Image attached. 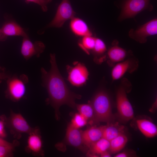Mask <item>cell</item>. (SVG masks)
<instances>
[{
	"label": "cell",
	"mask_w": 157,
	"mask_h": 157,
	"mask_svg": "<svg viewBox=\"0 0 157 157\" xmlns=\"http://www.w3.org/2000/svg\"><path fill=\"white\" fill-rule=\"evenodd\" d=\"M50 61L51 67L49 71L43 67L41 69L42 78L48 93L49 101L55 109L56 117L58 119L60 107L66 104L75 108V99H80L81 96L69 90L59 71L54 54H50Z\"/></svg>",
	"instance_id": "obj_1"
},
{
	"label": "cell",
	"mask_w": 157,
	"mask_h": 157,
	"mask_svg": "<svg viewBox=\"0 0 157 157\" xmlns=\"http://www.w3.org/2000/svg\"><path fill=\"white\" fill-rule=\"evenodd\" d=\"M94 110V121L107 123L114 122L110 97L105 90L98 91L90 103Z\"/></svg>",
	"instance_id": "obj_2"
},
{
	"label": "cell",
	"mask_w": 157,
	"mask_h": 157,
	"mask_svg": "<svg viewBox=\"0 0 157 157\" xmlns=\"http://www.w3.org/2000/svg\"><path fill=\"white\" fill-rule=\"evenodd\" d=\"M130 84L126 79H123L116 93V104L118 117L122 122L126 123L134 118L133 107L126 94L130 90Z\"/></svg>",
	"instance_id": "obj_3"
},
{
	"label": "cell",
	"mask_w": 157,
	"mask_h": 157,
	"mask_svg": "<svg viewBox=\"0 0 157 157\" xmlns=\"http://www.w3.org/2000/svg\"><path fill=\"white\" fill-rule=\"evenodd\" d=\"M7 80L6 96L13 101H19L26 92V85L28 81L27 76L24 74L15 75Z\"/></svg>",
	"instance_id": "obj_4"
},
{
	"label": "cell",
	"mask_w": 157,
	"mask_h": 157,
	"mask_svg": "<svg viewBox=\"0 0 157 157\" xmlns=\"http://www.w3.org/2000/svg\"><path fill=\"white\" fill-rule=\"evenodd\" d=\"M3 118L5 123H6L11 133L14 138L18 139L20 138L22 134H29L35 128L31 127L20 113H15L12 111L8 118Z\"/></svg>",
	"instance_id": "obj_5"
},
{
	"label": "cell",
	"mask_w": 157,
	"mask_h": 157,
	"mask_svg": "<svg viewBox=\"0 0 157 157\" xmlns=\"http://www.w3.org/2000/svg\"><path fill=\"white\" fill-rule=\"evenodd\" d=\"M152 9L149 0H126L122 6L119 20L133 18L143 10Z\"/></svg>",
	"instance_id": "obj_6"
},
{
	"label": "cell",
	"mask_w": 157,
	"mask_h": 157,
	"mask_svg": "<svg viewBox=\"0 0 157 157\" xmlns=\"http://www.w3.org/2000/svg\"><path fill=\"white\" fill-rule=\"evenodd\" d=\"M75 14L69 0H62L58 7L54 17L48 27L60 28L66 21L74 17Z\"/></svg>",
	"instance_id": "obj_7"
},
{
	"label": "cell",
	"mask_w": 157,
	"mask_h": 157,
	"mask_svg": "<svg viewBox=\"0 0 157 157\" xmlns=\"http://www.w3.org/2000/svg\"><path fill=\"white\" fill-rule=\"evenodd\" d=\"M67 69L68 73V80L72 85L80 87L85 84L89 74L83 64L76 62L74 63L73 66L67 65Z\"/></svg>",
	"instance_id": "obj_8"
},
{
	"label": "cell",
	"mask_w": 157,
	"mask_h": 157,
	"mask_svg": "<svg viewBox=\"0 0 157 157\" xmlns=\"http://www.w3.org/2000/svg\"><path fill=\"white\" fill-rule=\"evenodd\" d=\"M157 33V19H153L137 29H131L129 35L131 38L140 43H144L147 41V37Z\"/></svg>",
	"instance_id": "obj_9"
},
{
	"label": "cell",
	"mask_w": 157,
	"mask_h": 157,
	"mask_svg": "<svg viewBox=\"0 0 157 157\" xmlns=\"http://www.w3.org/2000/svg\"><path fill=\"white\" fill-rule=\"evenodd\" d=\"M23 38L21 53L24 58L27 60L34 56L39 57L45 48L44 44L39 41L33 42L28 36Z\"/></svg>",
	"instance_id": "obj_10"
},
{
	"label": "cell",
	"mask_w": 157,
	"mask_h": 157,
	"mask_svg": "<svg viewBox=\"0 0 157 157\" xmlns=\"http://www.w3.org/2000/svg\"><path fill=\"white\" fill-rule=\"evenodd\" d=\"M137 60L132 58H128L117 63L113 67L111 75L113 81L118 80L127 72H133L138 67Z\"/></svg>",
	"instance_id": "obj_11"
},
{
	"label": "cell",
	"mask_w": 157,
	"mask_h": 157,
	"mask_svg": "<svg viewBox=\"0 0 157 157\" xmlns=\"http://www.w3.org/2000/svg\"><path fill=\"white\" fill-rule=\"evenodd\" d=\"M9 36H28L24 29L15 22L11 20L5 23L0 29V40L4 41Z\"/></svg>",
	"instance_id": "obj_12"
},
{
	"label": "cell",
	"mask_w": 157,
	"mask_h": 157,
	"mask_svg": "<svg viewBox=\"0 0 157 157\" xmlns=\"http://www.w3.org/2000/svg\"><path fill=\"white\" fill-rule=\"evenodd\" d=\"M104 126H93L82 131V137L84 145L89 148L95 142L102 138Z\"/></svg>",
	"instance_id": "obj_13"
},
{
	"label": "cell",
	"mask_w": 157,
	"mask_h": 157,
	"mask_svg": "<svg viewBox=\"0 0 157 157\" xmlns=\"http://www.w3.org/2000/svg\"><path fill=\"white\" fill-rule=\"evenodd\" d=\"M29 135L26 151L35 155L40 154L42 150V142L39 129L35 128Z\"/></svg>",
	"instance_id": "obj_14"
},
{
	"label": "cell",
	"mask_w": 157,
	"mask_h": 157,
	"mask_svg": "<svg viewBox=\"0 0 157 157\" xmlns=\"http://www.w3.org/2000/svg\"><path fill=\"white\" fill-rule=\"evenodd\" d=\"M136 121L138 128L146 137L152 138L156 136L157 126L151 119L140 118Z\"/></svg>",
	"instance_id": "obj_15"
},
{
	"label": "cell",
	"mask_w": 157,
	"mask_h": 157,
	"mask_svg": "<svg viewBox=\"0 0 157 157\" xmlns=\"http://www.w3.org/2000/svg\"><path fill=\"white\" fill-rule=\"evenodd\" d=\"M127 55L126 51L116 44L110 47L107 52L108 60L107 63L110 66L113 67L116 63L124 60Z\"/></svg>",
	"instance_id": "obj_16"
},
{
	"label": "cell",
	"mask_w": 157,
	"mask_h": 157,
	"mask_svg": "<svg viewBox=\"0 0 157 157\" xmlns=\"http://www.w3.org/2000/svg\"><path fill=\"white\" fill-rule=\"evenodd\" d=\"M82 131L72 126L69 124L66 130V139L69 145L78 148L83 144L82 137Z\"/></svg>",
	"instance_id": "obj_17"
},
{
	"label": "cell",
	"mask_w": 157,
	"mask_h": 157,
	"mask_svg": "<svg viewBox=\"0 0 157 157\" xmlns=\"http://www.w3.org/2000/svg\"><path fill=\"white\" fill-rule=\"evenodd\" d=\"M104 126L102 138L110 141L120 134L124 133L125 127L118 122L107 123Z\"/></svg>",
	"instance_id": "obj_18"
},
{
	"label": "cell",
	"mask_w": 157,
	"mask_h": 157,
	"mask_svg": "<svg viewBox=\"0 0 157 157\" xmlns=\"http://www.w3.org/2000/svg\"><path fill=\"white\" fill-rule=\"evenodd\" d=\"M70 26L72 32L77 36L83 37L92 35V33L87 24L81 19L73 17L71 19Z\"/></svg>",
	"instance_id": "obj_19"
},
{
	"label": "cell",
	"mask_w": 157,
	"mask_h": 157,
	"mask_svg": "<svg viewBox=\"0 0 157 157\" xmlns=\"http://www.w3.org/2000/svg\"><path fill=\"white\" fill-rule=\"evenodd\" d=\"M128 141L127 136L123 133L110 141L108 151L111 154L117 153L124 147Z\"/></svg>",
	"instance_id": "obj_20"
},
{
	"label": "cell",
	"mask_w": 157,
	"mask_h": 157,
	"mask_svg": "<svg viewBox=\"0 0 157 157\" xmlns=\"http://www.w3.org/2000/svg\"><path fill=\"white\" fill-rule=\"evenodd\" d=\"M109 146L110 141L102 138L90 146L88 153L98 155L108 150Z\"/></svg>",
	"instance_id": "obj_21"
},
{
	"label": "cell",
	"mask_w": 157,
	"mask_h": 157,
	"mask_svg": "<svg viewBox=\"0 0 157 157\" xmlns=\"http://www.w3.org/2000/svg\"><path fill=\"white\" fill-rule=\"evenodd\" d=\"M76 107L79 112L88 121H94V113L93 108L90 103L76 104Z\"/></svg>",
	"instance_id": "obj_22"
},
{
	"label": "cell",
	"mask_w": 157,
	"mask_h": 157,
	"mask_svg": "<svg viewBox=\"0 0 157 157\" xmlns=\"http://www.w3.org/2000/svg\"><path fill=\"white\" fill-rule=\"evenodd\" d=\"M95 39L96 38L92 35L83 37L81 42L79 43V45L86 53H88L89 51L92 50L94 47Z\"/></svg>",
	"instance_id": "obj_23"
},
{
	"label": "cell",
	"mask_w": 157,
	"mask_h": 157,
	"mask_svg": "<svg viewBox=\"0 0 157 157\" xmlns=\"http://www.w3.org/2000/svg\"><path fill=\"white\" fill-rule=\"evenodd\" d=\"M19 144L17 140L14 141L11 144L0 146V157H9L13 156L15 147Z\"/></svg>",
	"instance_id": "obj_24"
},
{
	"label": "cell",
	"mask_w": 157,
	"mask_h": 157,
	"mask_svg": "<svg viewBox=\"0 0 157 157\" xmlns=\"http://www.w3.org/2000/svg\"><path fill=\"white\" fill-rule=\"evenodd\" d=\"M106 50V46L104 42L99 38H96L95 45L92 50L95 55L94 60L97 58L98 56L103 55Z\"/></svg>",
	"instance_id": "obj_25"
},
{
	"label": "cell",
	"mask_w": 157,
	"mask_h": 157,
	"mask_svg": "<svg viewBox=\"0 0 157 157\" xmlns=\"http://www.w3.org/2000/svg\"><path fill=\"white\" fill-rule=\"evenodd\" d=\"M88 121L79 113H76L74 116L70 124L73 127L79 129L86 125Z\"/></svg>",
	"instance_id": "obj_26"
},
{
	"label": "cell",
	"mask_w": 157,
	"mask_h": 157,
	"mask_svg": "<svg viewBox=\"0 0 157 157\" xmlns=\"http://www.w3.org/2000/svg\"><path fill=\"white\" fill-rule=\"evenodd\" d=\"M26 3L30 2L36 3L40 6L44 12L47 10V5L51 2L52 0H25Z\"/></svg>",
	"instance_id": "obj_27"
},
{
	"label": "cell",
	"mask_w": 157,
	"mask_h": 157,
	"mask_svg": "<svg viewBox=\"0 0 157 157\" xmlns=\"http://www.w3.org/2000/svg\"><path fill=\"white\" fill-rule=\"evenodd\" d=\"M135 156V152L132 151H125L119 153L114 156V157H129Z\"/></svg>",
	"instance_id": "obj_28"
},
{
	"label": "cell",
	"mask_w": 157,
	"mask_h": 157,
	"mask_svg": "<svg viewBox=\"0 0 157 157\" xmlns=\"http://www.w3.org/2000/svg\"><path fill=\"white\" fill-rule=\"evenodd\" d=\"M5 122L2 119L0 120V137L2 138L6 136V133L4 129Z\"/></svg>",
	"instance_id": "obj_29"
},
{
	"label": "cell",
	"mask_w": 157,
	"mask_h": 157,
	"mask_svg": "<svg viewBox=\"0 0 157 157\" xmlns=\"http://www.w3.org/2000/svg\"><path fill=\"white\" fill-rule=\"evenodd\" d=\"M10 76L4 72H0V82L3 80L7 79Z\"/></svg>",
	"instance_id": "obj_30"
},
{
	"label": "cell",
	"mask_w": 157,
	"mask_h": 157,
	"mask_svg": "<svg viewBox=\"0 0 157 157\" xmlns=\"http://www.w3.org/2000/svg\"><path fill=\"white\" fill-rule=\"evenodd\" d=\"M4 140L2 138L0 137V146L9 145L12 144Z\"/></svg>",
	"instance_id": "obj_31"
},
{
	"label": "cell",
	"mask_w": 157,
	"mask_h": 157,
	"mask_svg": "<svg viewBox=\"0 0 157 157\" xmlns=\"http://www.w3.org/2000/svg\"><path fill=\"white\" fill-rule=\"evenodd\" d=\"M101 157H111V154L108 151H105L100 154Z\"/></svg>",
	"instance_id": "obj_32"
},
{
	"label": "cell",
	"mask_w": 157,
	"mask_h": 157,
	"mask_svg": "<svg viewBox=\"0 0 157 157\" xmlns=\"http://www.w3.org/2000/svg\"><path fill=\"white\" fill-rule=\"evenodd\" d=\"M157 108V99L156 100L154 104H153L152 107L150 109L149 111L151 112H154L156 109Z\"/></svg>",
	"instance_id": "obj_33"
},
{
	"label": "cell",
	"mask_w": 157,
	"mask_h": 157,
	"mask_svg": "<svg viewBox=\"0 0 157 157\" xmlns=\"http://www.w3.org/2000/svg\"><path fill=\"white\" fill-rule=\"evenodd\" d=\"M4 72V71H2V72Z\"/></svg>",
	"instance_id": "obj_34"
}]
</instances>
